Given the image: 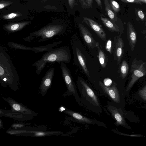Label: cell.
<instances>
[{
  "mask_svg": "<svg viewBox=\"0 0 146 146\" xmlns=\"http://www.w3.org/2000/svg\"><path fill=\"white\" fill-rule=\"evenodd\" d=\"M0 80L2 85L17 87L19 77L16 69L6 50L0 45Z\"/></svg>",
  "mask_w": 146,
  "mask_h": 146,
  "instance_id": "cell-1",
  "label": "cell"
},
{
  "mask_svg": "<svg viewBox=\"0 0 146 146\" xmlns=\"http://www.w3.org/2000/svg\"><path fill=\"white\" fill-rule=\"evenodd\" d=\"M78 82L81 106L96 113H101L102 109L97 93L82 78Z\"/></svg>",
  "mask_w": 146,
  "mask_h": 146,
  "instance_id": "cell-2",
  "label": "cell"
},
{
  "mask_svg": "<svg viewBox=\"0 0 146 146\" xmlns=\"http://www.w3.org/2000/svg\"><path fill=\"white\" fill-rule=\"evenodd\" d=\"M70 56L66 47L62 46L52 48L44 54L40 58L33 64L36 68V74L39 75L47 63L54 62L69 63Z\"/></svg>",
  "mask_w": 146,
  "mask_h": 146,
  "instance_id": "cell-3",
  "label": "cell"
},
{
  "mask_svg": "<svg viewBox=\"0 0 146 146\" xmlns=\"http://www.w3.org/2000/svg\"><path fill=\"white\" fill-rule=\"evenodd\" d=\"M64 27L58 24H50L44 26L40 29L31 33L27 36L23 38L25 41L41 42L61 34Z\"/></svg>",
  "mask_w": 146,
  "mask_h": 146,
  "instance_id": "cell-4",
  "label": "cell"
},
{
  "mask_svg": "<svg viewBox=\"0 0 146 146\" xmlns=\"http://www.w3.org/2000/svg\"><path fill=\"white\" fill-rule=\"evenodd\" d=\"M96 90L104 96L115 105L119 104L121 98L117 84L109 78H106L102 82L99 80L96 86Z\"/></svg>",
  "mask_w": 146,
  "mask_h": 146,
  "instance_id": "cell-5",
  "label": "cell"
},
{
  "mask_svg": "<svg viewBox=\"0 0 146 146\" xmlns=\"http://www.w3.org/2000/svg\"><path fill=\"white\" fill-rule=\"evenodd\" d=\"M130 72L131 79L127 87V91L138 79L146 75V62L135 58L131 63Z\"/></svg>",
  "mask_w": 146,
  "mask_h": 146,
  "instance_id": "cell-6",
  "label": "cell"
},
{
  "mask_svg": "<svg viewBox=\"0 0 146 146\" xmlns=\"http://www.w3.org/2000/svg\"><path fill=\"white\" fill-rule=\"evenodd\" d=\"M60 65L62 75L67 89V95H73L78 103L81 106L80 96L78 94L74 82L69 69L64 62L60 63Z\"/></svg>",
  "mask_w": 146,
  "mask_h": 146,
  "instance_id": "cell-7",
  "label": "cell"
},
{
  "mask_svg": "<svg viewBox=\"0 0 146 146\" xmlns=\"http://www.w3.org/2000/svg\"><path fill=\"white\" fill-rule=\"evenodd\" d=\"M62 43L61 41L54 42L53 43L48 44L44 46L36 47H31L27 46L22 44H19L15 42H9L8 43V45L10 47L16 50H30L35 53L47 51L53 47L57 46Z\"/></svg>",
  "mask_w": 146,
  "mask_h": 146,
  "instance_id": "cell-8",
  "label": "cell"
},
{
  "mask_svg": "<svg viewBox=\"0 0 146 146\" xmlns=\"http://www.w3.org/2000/svg\"><path fill=\"white\" fill-rule=\"evenodd\" d=\"M106 108L115 120V123L116 125L125 127L126 123L123 117L120 109H118L115 104L111 102L108 101Z\"/></svg>",
  "mask_w": 146,
  "mask_h": 146,
  "instance_id": "cell-9",
  "label": "cell"
},
{
  "mask_svg": "<svg viewBox=\"0 0 146 146\" xmlns=\"http://www.w3.org/2000/svg\"><path fill=\"white\" fill-rule=\"evenodd\" d=\"M64 112L69 115L75 120L79 123L92 125H97L99 126L107 127L102 122L95 119L88 118L74 111L67 109Z\"/></svg>",
  "mask_w": 146,
  "mask_h": 146,
  "instance_id": "cell-10",
  "label": "cell"
},
{
  "mask_svg": "<svg viewBox=\"0 0 146 146\" xmlns=\"http://www.w3.org/2000/svg\"><path fill=\"white\" fill-rule=\"evenodd\" d=\"M123 40L119 35L114 38L113 43V54L114 58L119 64L123 56L124 53Z\"/></svg>",
  "mask_w": 146,
  "mask_h": 146,
  "instance_id": "cell-11",
  "label": "cell"
},
{
  "mask_svg": "<svg viewBox=\"0 0 146 146\" xmlns=\"http://www.w3.org/2000/svg\"><path fill=\"white\" fill-rule=\"evenodd\" d=\"M85 22L93 30L101 39L105 42L106 40V35L102 27L93 20L88 17L83 18Z\"/></svg>",
  "mask_w": 146,
  "mask_h": 146,
  "instance_id": "cell-12",
  "label": "cell"
},
{
  "mask_svg": "<svg viewBox=\"0 0 146 146\" xmlns=\"http://www.w3.org/2000/svg\"><path fill=\"white\" fill-rule=\"evenodd\" d=\"M78 27L84 40L89 47L94 48L99 45V42L95 40L91 33L86 27L81 24H79Z\"/></svg>",
  "mask_w": 146,
  "mask_h": 146,
  "instance_id": "cell-13",
  "label": "cell"
},
{
  "mask_svg": "<svg viewBox=\"0 0 146 146\" xmlns=\"http://www.w3.org/2000/svg\"><path fill=\"white\" fill-rule=\"evenodd\" d=\"M54 72V68L52 67L46 72L43 77L40 87L42 92H45L50 87Z\"/></svg>",
  "mask_w": 146,
  "mask_h": 146,
  "instance_id": "cell-14",
  "label": "cell"
},
{
  "mask_svg": "<svg viewBox=\"0 0 146 146\" xmlns=\"http://www.w3.org/2000/svg\"><path fill=\"white\" fill-rule=\"evenodd\" d=\"M127 36L131 49L132 51H133L135 46L137 35L132 24L129 21L128 22L127 24Z\"/></svg>",
  "mask_w": 146,
  "mask_h": 146,
  "instance_id": "cell-15",
  "label": "cell"
},
{
  "mask_svg": "<svg viewBox=\"0 0 146 146\" xmlns=\"http://www.w3.org/2000/svg\"><path fill=\"white\" fill-rule=\"evenodd\" d=\"M31 22L29 21L9 23L4 25L3 27L4 30L9 34L22 30Z\"/></svg>",
  "mask_w": 146,
  "mask_h": 146,
  "instance_id": "cell-16",
  "label": "cell"
},
{
  "mask_svg": "<svg viewBox=\"0 0 146 146\" xmlns=\"http://www.w3.org/2000/svg\"><path fill=\"white\" fill-rule=\"evenodd\" d=\"M100 19L104 26L110 31L117 32H120L119 27L111 20L102 15L100 17Z\"/></svg>",
  "mask_w": 146,
  "mask_h": 146,
  "instance_id": "cell-17",
  "label": "cell"
},
{
  "mask_svg": "<svg viewBox=\"0 0 146 146\" xmlns=\"http://www.w3.org/2000/svg\"><path fill=\"white\" fill-rule=\"evenodd\" d=\"M105 10L108 17L113 23L117 21V17L115 12L113 10L108 0H104Z\"/></svg>",
  "mask_w": 146,
  "mask_h": 146,
  "instance_id": "cell-18",
  "label": "cell"
},
{
  "mask_svg": "<svg viewBox=\"0 0 146 146\" xmlns=\"http://www.w3.org/2000/svg\"><path fill=\"white\" fill-rule=\"evenodd\" d=\"M76 50L77 58L83 70L87 76L90 77L89 72L81 52L77 47L76 48Z\"/></svg>",
  "mask_w": 146,
  "mask_h": 146,
  "instance_id": "cell-19",
  "label": "cell"
},
{
  "mask_svg": "<svg viewBox=\"0 0 146 146\" xmlns=\"http://www.w3.org/2000/svg\"><path fill=\"white\" fill-rule=\"evenodd\" d=\"M97 48L98 49V58L99 62L101 66L103 68H104L106 67L108 62V56L99 45Z\"/></svg>",
  "mask_w": 146,
  "mask_h": 146,
  "instance_id": "cell-20",
  "label": "cell"
},
{
  "mask_svg": "<svg viewBox=\"0 0 146 146\" xmlns=\"http://www.w3.org/2000/svg\"><path fill=\"white\" fill-rule=\"evenodd\" d=\"M129 70V66L128 64L125 60H123L120 67V76L123 79L126 77L128 72Z\"/></svg>",
  "mask_w": 146,
  "mask_h": 146,
  "instance_id": "cell-21",
  "label": "cell"
},
{
  "mask_svg": "<svg viewBox=\"0 0 146 146\" xmlns=\"http://www.w3.org/2000/svg\"><path fill=\"white\" fill-rule=\"evenodd\" d=\"M110 4L113 10L115 13H118L120 10V7L118 3L114 0H110Z\"/></svg>",
  "mask_w": 146,
  "mask_h": 146,
  "instance_id": "cell-22",
  "label": "cell"
},
{
  "mask_svg": "<svg viewBox=\"0 0 146 146\" xmlns=\"http://www.w3.org/2000/svg\"><path fill=\"white\" fill-rule=\"evenodd\" d=\"M22 15L19 13H14L3 16L2 18L5 19H11L20 17Z\"/></svg>",
  "mask_w": 146,
  "mask_h": 146,
  "instance_id": "cell-23",
  "label": "cell"
},
{
  "mask_svg": "<svg viewBox=\"0 0 146 146\" xmlns=\"http://www.w3.org/2000/svg\"><path fill=\"white\" fill-rule=\"evenodd\" d=\"M105 47L106 49L108 52L110 54L112 53V41L111 39H110L105 41Z\"/></svg>",
  "mask_w": 146,
  "mask_h": 146,
  "instance_id": "cell-24",
  "label": "cell"
},
{
  "mask_svg": "<svg viewBox=\"0 0 146 146\" xmlns=\"http://www.w3.org/2000/svg\"><path fill=\"white\" fill-rule=\"evenodd\" d=\"M139 94L142 99L146 101V85L139 90Z\"/></svg>",
  "mask_w": 146,
  "mask_h": 146,
  "instance_id": "cell-25",
  "label": "cell"
},
{
  "mask_svg": "<svg viewBox=\"0 0 146 146\" xmlns=\"http://www.w3.org/2000/svg\"><path fill=\"white\" fill-rule=\"evenodd\" d=\"M12 3V2L9 1L1 0L0 1V9H3Z\"/></svg>",
  "mask_w": 146,
  "mask_h": 146,
  "instance_id": "cell-26",
  "label": "cell"
},
{
  "mask_svg": "<svg viewBox=\"0 0 146 146\" xmlns=\"http://www.w3.org/2000/svg\"><path fill=\"white\" fill-rule=\"evenodd\" d=\"M121 1L124 3H135L142 4V3L137 0H121Z\"/></svg>",
  "mask_w": 146,
  "mask_h": 146,
  "instance_id": "cell-27",
  "label": "cell"
},
{
  "mask_svg": "<svg viewBox=\"0 0 146 146\" xmlns=\"http://www.w3.org/2000/svg\"><path fill=\"white\" fill-rule=\"evenodd\" d=\"M12 107L13 109L15 110L19 111L21 110V108L20 106L16 103L12 104Z\"/></svg>",
  "mask_w": 146,
  "mask_h": 146,
  "instance_id": "cell-28",
  "label": "cell"
},
{
  "mask_svg": "<svg viewBox=\"0 0 146 146\" xmlns=\"http://www.w3.org/2000/svg\"><path fill=\"white\" fill-rule=\"evenodd\" d=\"M93 0H86V3L87 8H92Z\"/></svg>",
  "mask_w": 146,
  "mask_h": 146,
  "instance_id": "cell-29",
  "label": "cell"
},
{
  "mask_svg": "<svg viewBox=\"0 0 146 146\" xmlns=\"http://www.w3.org/2000/svg\"><path fill=\"white\" fill-rule=\"evenodd\" d=\"M137 14L139 17L142 20L145 19V15L143 12L141 10H139L137 12Z\"/></svg>",
  "mask_w": 146,
  "mask_h": 146,
  "instance_id": "cell-30",
  "label": "cell"
},
{
  "mask_svg": "<svg viewBox=\"0 0 146 146\" xmlns=\"http://www.w3.org/2000/svg\"><path fill=\"white\" fill-rule=\"evenodd\" d=\"M68 3L70 7L72 9L74 7L75 3V0H68Z\"/></svg>",
  "mask_w": 146,
  "mask_h": 146,
  "instance_id": "cell-31",
  "label": "cell"
},
{
  "mask_svg": "<svg viewBox=\"0 0 146 146\" xmlns=\"http://www.w3.org/2000/svg\"><path fill=\"white\" fill-rule=\"evenodd\" d=\"M81 5L82 7L84 8H87L86 3V0H78Z\"/></svg>",
  "mask_w": 146,
  "mask_h": 146,
  "instance_id": "cell-32",
  "label": "cell"
},
{
  "mask_svg": "<svg viewBox=\"0 0 146 146\" xmlns=\"http://www.w3.org/2000/svg\"><path fill=\"white\" fill-rule=\"evenodd\" d=\"M120 134L121 135H125V136H131V137H141V136H143L142 135H139V134H126L125 133H120Z\"/></svg>",
  "mask_w": 146,
  "mask_h": 146,
  "instance_id": "cell-33",
  "label": "cell"
},
{
  "mask_svg": "<svg viewBox=\"0 0 146 146\" xmlns=\"http://www.w3.org/2000/svg\"><path fill=\"white\" fill-rule=\"evenodd\" d=\"M97 5L99 6L101 9L102 8V2L101 0H95Z\"/></svg>",
  "mask_w": 146,
  "mask_h": 146,
  "instance_id": "cell-34",
  "label": "cell"
},
{
  "mask_svg": "<svg viewBox=\"0 0 146 146\" xmlns=\"http://www.w3.org/2000/svg\"><path fill=\"white\" fill-rule=\"evenodd\" d=\"M141 3H146V0H137Z\"/></svg>",
  "mask_w": 146,
  "mask_h": 146,
  "instance_id": "cell-35",
  "label": "cell"
},
{
  "mask_svg": "<svg viewBox=\"0 0 146 146\" xmlns=\"http://www.w3.org/2000/svg\"><path fill=\"white\" fill-rule=\"evenodd\" d=\"M44 134V133H37L36 135H41Z\"/></svg>",
  "mask_w": 146,
  "mask_h": 146,
  "instance_id": "cell-36",
  "label": "cell"
},
{
  "mask_svg": "<svg viewBox=\"0 0 146 146\" xmlns=\"http://www.w3.org/2000/svg\"></svg>",
  "mask_w": 146,
  "mask_h": 146,
  "instance_id": "cell-37",
  "label": "cell"
}]
</instances>
